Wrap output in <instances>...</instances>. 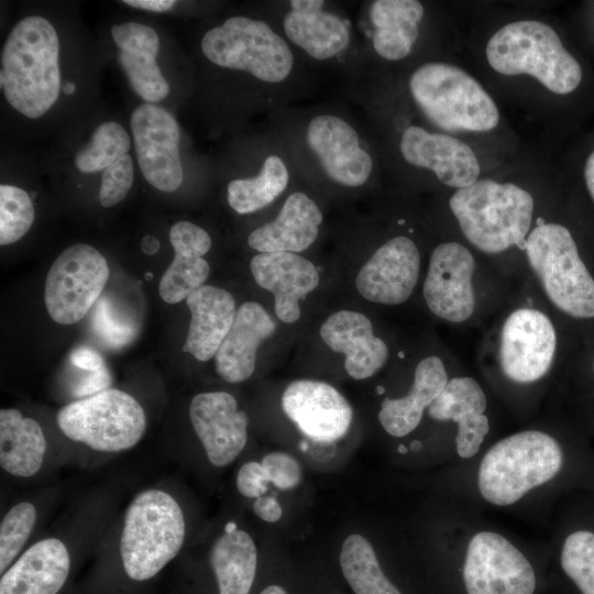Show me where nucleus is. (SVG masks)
Masks as SVG:
<instances>
[{
    "instance_id": "nucleus-1",
    "label": "nucleus",
    "mask_w": 594,
    "mask_h": 594,
    "mask_svg": "<svg viewBox=\"0 0 594 594\" xmlns=\"http://www.w3.org/2000/svg\"><path fill=\"white\" fill-rule=\"evenodd\" d=\"M297 176L331 188L359 191L376 173V160L360 121L337 105L286 107L268 116Z\"/></svg>"
},
{
    "instance_id": "nucleus-2",
    "label": "nucleus",
    "mask_w": 594,
    "mask_h": 594,
    "mask_svg": "<svg viewBox=\"0 0 594 594\" xmlns=\"http://www.w3.org/2000/svg\"><path fill=\"white\" fill-rule=\"evenodd\" d=\"M200 51L218 68L245 74L284 107L307 91L312 66L266 16L227 18L204 33Z\"/></svg>"
},
{
    "instance_id": "nucleus-3",
    "label": "nucleus",
    "mask_w": 594,
    "mask_h": 594,
    "mask_svg": "<svg viewBox=\"0 0 594 594\" xmlns=\"http://www.w3.org/2000/svg\"><path fill=\"white\" fill-rule=\"evenodd\" d=\"M0 84L10 106L29 119L42 117L56 102L59 40L48 20L29 15L13 26L1 52Z\"/></svg>"
},
{
    "instance_id": "nucleus-4",
    "label": "nucleus",
    "mask_w": 594,
    "mask_h": 594,
    "mask_svg": "<svg viewBox=\"0 0 594 594\" xmlns=\"http://www.w3.org/2000/svg\"><path fill=\"white\" fill-rule=\"evenodd\" d=\"M278 33L312 66L360 77V40L346 13L324 0L268 2L265 15Z\"/></svg>"
},
{
    "instance_id": "nucleus-5",
    "label": "nucleus",
    "mask_w": 594,
    "mask_h": 594,
    "mask_svg": "<svg viewBox=\"0 0 594 594\" xmlns=\"http://www.w3.org/2000/svg\"><path fill=\"white\" fill-rule=\"evenodd\" d=\"M563 463L564 453L554 437L538 429L521 430L486 450L479 463L476 487L486 503L508 507L552 481Z\"/></svg>"
},
{
    "instance_id": "nucleus-6",
    "label": "nucleus",
    "mask_w": 594,
    "mask_h": 594,
    "mask_svg": "<svg viewBox=\"0 0 594 594\" xmlns=\"http://www.w3.org/2000/svg\"><path fill=\"white\" fill-rule=\"evenodd\" d=\"M449 206L463 235L477 250L497 254L513 246L525 249L535 201L522 187L477 179L458 189Z\"/></svg>"
},
{
    "instance_id": "nucleus-7",
    "label": "nucleus",
    "mask_w": 594,
    "mask_h": 594,
    "mask_svg": "<svg viewBox=\"0 0 594 594\" xmlns=\"http://www.w3.org/2000/svg\"><path fill=\"white\" fill-rule=\"evenodd\" d=\"M408 94L429 123L446 132H486L496 128V103L469 73L443 62H427L408 77Z\"/></svg>"
},
{
    "instance_id": "nucleus-8",
    "label": "nucleus",
    "mask_w": 594,
    "mask_h": 594,
    "mask_svg": "<svg viewBox=\"0 0 594 594\" xmlns=\"http://www.w3.org/2000/svg\"><path fill=\"white\" fill-rule=\"evenodd\" d=\"M486 58L497 73L529 75L558 95L574 91L582 80L579 62L563 46L557 32L537 20L508 23L486 45Z\"/></svg>"
},
{
    "instance_id": "nucleus-9",
    "label": "nucleus",
    "mask_w": 594,
    "mask_h": 594,
    "mask_svg": "<svg viewBox=\"0 0 594 594\" xmlns=\"http://www.w3.org/2000/svg\"><path fill=\"white\" fill-rule=\"evenodd\" d=\"M185 539L180 506L168 493L147 490L128 507L120 539L125 573L135 581L156 575L179 552Z\"/></svg>"
},
{
    "instance_id": "nucleus-10",
    "label": "nucleus",
    "mask_w": 594,
    "mask_h": 594,
    "mask_svg": "<svg viewBox=\"0 0 594 594\" xmlns=\"http://www.w3.org/2000/svg\"><path fill=\"white\" fill-rule=\"evenodd\" d=\"M525 251L546 296L560 311L578 319L594 318V278L564 226L538 224L529 232Z\"/></svg>"
},
{
    "instance_id": "nucleus-11",
    "label": "nucleus",
    "mask_w": 594,
    "mask_h": 594,
    "mask_svg": "<svg viewBox=\"0 0 594 594\" xmlns=\"http://www.w3.org/2000/svg\"><path fill=\"white\" fill-rule=\"evenodd\" d=\"M56 420L66 437L101 452L131 449L146 429V416L139 402L114 388L64 406Z\"/></svg>"
},
{
    "instance_id": "nucleus-12",
    "label": "nucleus",
    "mask_w": 594,
    "mask_h": 594,
    "mask_svg": "<svg viewBox=\"0 0 594 594\" xmlns=\"http://www.w3.org/2000/svg\"><path fill=\"white\" fill-rule=\"evenodd\" d=\"M109 278L105 256L95 248L76 243L65 249L48 270L44 300L50 317L61 324L82 319Z\"/></svg>"
},
{
    "instance_id": "nucleus-13",
    "label": "nucleus",
    "mask_w": 594,
    "mask_h": 594,
    "mask_svg": "<svg viewBox=\"0 0 594 594\" xmlns=\"http://www.w3.org/2000/svg\"><path fill=\"white\" fill-rule=\"evenodd\" d=\"M462 578L466 594H535L536 571L525 553L495 530L468 540Z\"/></svg>"
},
{
    "instance_id": "nucleus-14",
    "label": "nucleus",
    "mask_w": 594,
    "mask_h": 594,
    "mask_svg": "<svg viewBox=\"0 0 594 594\" xmlns=\"http://www.w3.org/2000/svg\"><path fill=\"white\" fill-rule=\"evenodd\" d=\"M557 350V333L541 310L521 307L505 319L499 336L498 361L506 378L531 384L550 371Z\"/></svg>"
},
{
    "instance_id": "nucleus-15",
    "label": "nucleus",
    "mask_w": 594,
    "mask_h": 594,
    "mask_svg": "<svg viewBox=\"0 0 594 594\" xmlns=\"http://www.w3.org/2000/svg\"><path fill=\"white\" fill-rule=\"evenodd\" d=\"M130 127L144 178L158 190H176L184 178L176 119L165 108L144 102L133 111Z\"/></svg>"
},
{
    "instance_id": "nucleus-16",
    "label": "nucleus",
    "mask_w": 594,
    "mask_h": 594,
    "mask_svg": "<svg viewBox=\"0 0 594 594\" xmlns=\"http://www.w3.org/2000/svg\"><path fill=\"white\" fill-rule=\"evenodd\" d=\"M475 258L458 242L438 244L430 256L422 294L429 310L449 322H464L475 310Z\"/></svg>"
},
{
    "instance_id": "nucleus-17",
    "label": "nucleus",
    "mask_w": 594,
    "mask_h": 594,
    "mask_svg": "<svg viewBox=\"0 0 594 594\" xmlns=\"http://www.w3.org/2000/svg\"><path fill=\"white\" fill-rule=\"evenodd\" d=\"M398 151L409 166L433 173L449 187L464 188L479 179L481 167L475 153L449 134L409 124L400 132Z\"/></svg>"
},
{
    "instance_id": "nucleus-18",
    "label": "nucleus",
    "mask_w": 594,
    "mask_h": 594,
    "mask_svg": "<svg viewBox=\"0 0 594 594\" xmlns=\"http://www.w3.org/2000/svg\"><path fill=\"white\" fill-rule=\"evenodd\" d=\"M419 272L417 244L406 235H395L381 244L364 263L355 285L360 295L371 302L400 305L411 296Z\"/></svg>"
},
{
    "instance_id": "nucleus-19",
    "label": "nucleus",
    "mask_w": 594,
    "mask_h": 594,
    "mask_svg": "<svg viewBox=\"0 0 594 594\" xmlns=\"http://www.w3.org/2000/svg\"><path fill=\"white\" fill-rule=\"evenodd\" d=\"M285 415L308 438L332 442L342 438L352 421V408L333 386L316 380L292 382L282 395Z\"/></svg>"
},
{
    "instance_id": "nucleus-20",
    "label": "nucleus",
    "mask_w": 594,
    "mask_h": 594,
    "mask_svg": "<svg viewBox=\"0 0 594 594\" xmlns=\"http://www.w3.org/2000/svg\"><path fill=\"white\" fill-rule=\"evenodd\" d=\"M189 418L211 464L228 465L244 449L249 418L231 394L208 392L196 395L189 405Z\"/></svg>"
},
{
    "instance_id": "nucleus-21",
    "label": "nucleus",
    "mask_w": 594,
    "mask_h": 594,
    "mask_svg": "<svg viewBox=\"0 0 594 594\" xmlns=\"http://www.w3.org/2000/svg\"><path fill=\"white\" fill-rule=\"evenodd\" d=\"M486 408V395L480 383L471 376H457L449 378L427 410L433 420L457 426L455 451L466 460L477 455L490 432Z\"/></svg>"
},
{
    "instance_id": "nucleus-22",
    "label": "nucleus",
    "mask_w": 594,
    "mask_h": 594,
    "mask_svg": "<svg viewBox=\"0 0 594 594\" xmlns=\"http://www.w3.org/2000/svg\"><path fill=\"white\" fill-rule=\"evenodd\" d=\"M250 268L256 284L273 294L275 314L285 323L300 318V299L320 280L317 267L298 253H258Z\"/></svg>"
},
{
    "instance_id": "nucleus-23",
    "label": "nucleus",
    "mask_w": 594,
    "mask_h": 594,
    "mask_svg": "<svg viewBox=\"0 0 594 594\" xmlns=\"http://www.w3.org/2000/svg\"><path fill=\"white\" fill-rule=\"evenodd\" d=\"M322 222L323 213L315 198L295 189L275 218L250 232L248 244L260 253L304 252L318 239Z\"/></svg>"
},
{
    "instance_id": "nucleus-24",
    "label": "nucleus",
    "mask_w": 594,
    "mask_h": 594,
    "mask_svg": "<svg viewBox=\"0 0 594 594\" xmlns=\"http://www.w3.org/2000/svg\"><path fill=\"white\" fill-rule=\"evenodd\" d=\"M364 16L372 52L385 62L396 63L414 52L425 7L418 0H374L366 3Z\"/></svg>"
},
{
    "instance_id": "nucleus-25",
    "label": "nucleus",
    "mask_w": 594,
    "mask_h": 594,
    "mask_svg": "<svg viewBox=\"0 0 594 594\" xmlns=\"http://www.w3.org/2000/svg\"><path fill=\"white\" fill-rule=\"evenodd\" d=\"M322 341L344 355L346 373L354 380H365L387 362L388 348L374 334L371 320L362 312L340 310L330 315L320 327Z\"/></svg>"
},
{
    "instance_id": "nucleus-26",
    "label": "nucleus",
    "mask_w": 594,
    "mask_h": 594,
    "mask_svg": "<svg viewBox=\"0 0 594 594\" xmlns=\"http://www.w3.org/2000/svg\"><path fill=\"white\" fill-rule=\"evenodd\" d=\"M297 177L293 163L280 141L268 131L266 147L253 174L231 179L227 201L239 215H250L270 207Z\"/></svg>"
},
{
    "instance_id": "nucleus-27",
    "label": "nucleus",
    "mask_w": 594,
    "mask_h": 594,
    "mask_svg": "<svg viewBox=\"0 0 594 594\" xmlns=\"http://www.w3.org/2000/svg\"><path fill=\"white\" fill-rule=\"evenodd\" d=\"M111 35L119 48L118 62L136 95L147 103L165 99L169 85L156 64V31L139 22H124L112 25Z\"/></svg>"
},
{
    "instance_id": "nucleus-28",
    "label": "nucleus",
    "mask_w": 594,
    "mask_h": 594,
    "mask_svg": "<svg viewBox=\"0 0 594 594\" xmlns=\"http://www.w3.org/2000/svg\"><path fill=\"white\" fill-rule=\"evenodd\" d=\"M275 330V321L261 304L243 302L215 355L218 375L228 383L248 380L255 369L258 345Z\"/></svg>"
},
{
    "instance_id": "nucleus-29",
    "label": "nucleus",
    "mask_w": 594,
    "mask_h": 594,
    "mask_svg": "<svg viewBox=\"0 0 594 594\" xmlns=\"http://www.w3.org/2000/svg\"><path fill=\"white\" fill-rule=\"evenodd\" d=\"M169 241L175 255L160 280L158 292L165 302L177 304L208 278L210 267L202 256L212 242L205 229L189 221L176 222L170 228Z\"/></svg>"
},
{
    "instance_id": "nucleus-30",
    "label": "nucleus",
    "mask_w": 594,
    "mask_h": 594,
    "mask_svg": "<svg viewBox=\"0 0 594 594\" xmlns=\"http://www.w3.org/2000/svg\"><path fill=\"white\" fill-rule=\"evenodd\" d=\"M190 322L183 352L205 362L215 358L230 331L237 309L233 296L223 288L202 285L187 298Z\"/></svg>"
},
{
    "instance_id": "nucleus-31",
    "label": "nucleus",
    "mask_w": 594,
    "mask_h": 594,
    "mask_svg": "<svg viewBox=\"0 0 594 594\" xmlns=\"http://www.w3.org/2000/svg\"><path fill=\"white\" fill-rule=\"evenodd\" d=\"M70 566L66 546L56 538L43 539L31 546L6 571L0 581V594H57Z\"/></svg>"
},
{
    "instance_id": "nucleus-32",
    "label": "nucleus",
    "mask_w": 594,
    "mask_h": 594,
    "mask_svg": "<svg viewBox=\"0 0 594 594\" xmlns=\"http://www.w3.org/2000/svg\"><path fill=\"white\" fill-rule=\"evenodd\" d=\"M448 381L446 365L439 356L422 359L416 366L408 394L383 400L378 420L384 430L397 438L414 431L419 426L424 411L441 394Z\"/></svg>"
},
{
    "instance_id": "nucleus-33",
    "label": "nucleus",
    "mask_w": 594,
    "mask_h": 594,
    "mask_svg": "<svg viewBox=\"0 0 594 594\" xmlns=\"http://www.w3.org/2000/svg\"><path fill=\"white\" fill-rule=\"evenodd\" d=\"M46 440L37 421L16 409L0 410V464L8 473L30 477L42 466Z\"/></svg>"
},
{
    "instance_id": "nucleus-34",
    "label": "nucleus",
    "mask_w": 594,
    "mask_h": 594,
    "mask_svg": "<svg viewBox=\"0 0 594 594\" xmlns=\"http://www.w3.org/2000/svg\"><path fill=\"white\" fill-rule=\"evenodd\" d=\"M210 562L219 594H249L255 578L257 550L248 532L230 522L215 542Z\"/></svg>"
},
{
    "instance_id": "nucleus-35",
    "label": "nucleus",
    "mask_w": 594,
    "mask_h": 594,
    "mask_svg": "<svg viewBox=\"0 0 594 594\" xmlns=\"http://www.w3.org/2000/svg\"><path fill=\"white\" fill-rule=\"evenodd\" d=\"M339 560L342 573L355 594H402L384 574L372 544L363 536H348Z\"/></svg>"
},
{
    "instance_id": "nucleus-36",
    "label": "nucleus",
    "mask_w": 594,
    "mask_h": 594,
    "mask_svg": "<svg viewBox=\"0 0 594 594\" xmlns=\"http://www.w3.org/2000/svg\"><path fill=\"white\" fill-rule=\"evenodd\" d=\"M131 140L125 129L113 121L101 123L88 144L75 155V166L81 173H98L128 154Z\"/></svg>"
},
{
    "instance_id": "nucleus-37",
    "label": "nucleus",
    "mask_w": 594,
    "mask_h": 594,
    "mask_svg": "<svg viewBox=\"0 0 594 594\" xmlns=\"http://www.w3.org/2000/svg\"><path fill=\"white\" fill-rule=\"evenodd\" d=\"M560 565L581 594H594V532L579 529L569 534L560 550Z\"/></svg>"
},
{
    "instance_id": "nucleus-38",
    "label": "nucleus",
    "mask_w": 594,
    "mask_h": 594,
    "mask_svg": "<svg viewBox=\"0 0 594 594\" xmlns=\"http://www.w3.org/2000/svg\"><path fill=\"white\" fill-rule=\"evenodd\" d=\"M34 221V207L30 195L12 185L0 186V244L19 241Z\"/></svg>"
},
{
    "instance_id": "nucleus-39",
    "label": "nucleus",
    "mask_w": 594,
    "mask_h": 594,
    "mask_svg": "<svg viewBox=\"0 0 594 594\" xmlns=\"http://www.w3.org/2000/svg\"><path fill=\"white\" fill-rule=\"evenodd\" d=\"M36 519V509L29 502L14 505L0 526V571L3 572L29 539Z\"/></svg>"
},
{
    "instance_id": "nucleus-40",
    "label": "nucleus",
    "mask_w": 594,
    "mask_h": 594,
    "mask_svg": "<svg viewBox=\"0 0 594 594\" xmlns=\"http://www.w3.org/2000/svg\"><path fill=\"white\" fill-rule=\"evenodd\" d=\"M134 167L127 154L102 170L99 200L102 207H112L122 201L132 187Z\"/></svg>"
},
{
    "instance_id": "nucleus-41",
    "label": "nucleus",
    "mask_w": 594,
    "mask_h": 594,
    "mask_svg": "<svg viewBox=\"0 0 594 594\" xmlns=\"http://www.w3.org/2000/svg\"><path fill=\"white\" fill-rule=\"evenodd\" d=\"M94 327L100 339L108 345L121 346L135 336V328L117 316L106 299L98 302Z\"/></svg>"
},
{
    "instance_id": "nucleus-42",
    "label": "nucleus",
    "mask_w": 594,
    "mask_h": 594,
    "mask_svg": "<svg viewBox=\"0 0 594 594\" xmlns=\"http://www.w3.org/2000/svg\"><path fill=\"white\" fill-rule=\"evenodd\" d=\"M268 482L280 490H292L301 480V468L299 462L289 453L274 451L266 454L262 460Z\"/></svg>"
},
{
    "instance_id": "nucleus-43",
    "label": "nucleus",
    "mask_w": 594,
    "mask_h": 594,
    "mask_svg": "<svg viewBox=\"0 0 594 594\" xmlns=\"http://www.w3.org/2000/svg\"><path fill=\"white\" fill-rule=\"evenodd\" d=\"M267 476L261 463L246 462L237 475V487L241 495L249 498H258L267 491Z\"/></svg>"
},
{
    "instance_id": "nucleus-44",
    "label": "nucleus",
    "mask_w": 594,
    "mask_h": 594,
    "mask_svg": "<svg viewBox=\"0 0 594 594\" xmlns=\"http://www.w3.org/2000/svg\"><path fill=\"white\" fill-rule=\"evenodd\" d=\"M253 512L264 521L275 522L280 519L283 510L278 501L273 496H261L253 504Z\"/></svg>"
},
{
    "instance_id": "nucleus-45",
    "label": "nucleus",
    "mask_w": 594,
    "mask_h": 594,
    "mask_svg": "<svg viewBox=\"0 0 594 594\" xmlns=\"http://www.w3.org/2000/svg\"><path fill=\"white\" fill-rule=\"evenodd\" d=\"M70 361L75 365L89 371H98L105 367L101 356L89 348L76 349L70 355Z\"/></svg>"
},
{
    "instance_id": "nucleus-46",
    "label": "nucleus",
    "mask_w": 594,
    "mask_h": 594,
    "mask_svg": "<svg viewBox=\"0 0 594 594\" xmlns=\"http://www.w3.org/2000/svg\"><path fill=\"white\" fill-rule=\"evenodd\" d=\"M123 3L153 12H165L170 10L177 2L174 0H124Z\"/></svg>"
},
{
    "instance_id": "nucleus-47",
    "label": "nucleus",
    "mask_w": 594,
    "mask_h": 594,
    "mask_svg": "<svg viewBox=\"0 0 594 594\" xmlns=\"http://www.w3.org/2000/svg\"><path fill=\"white\" fill-rule=\"evenodd\" d=\"M584 178L587 190L594 201V151L590 154L586 160L584 167Z\"/></svg>"
},
{
    "instance_id": "nucleus-48",
    "label": "nucleus",
    "mask_w": 594,
    "mask_h": 594,
    "mask_svg": "<svg viewBox=\"0 0 594 594\" xmlns=\"http://www.w3.org/2000/svg\"><path fill=\"white\" fill-rule=\"evenodd\" d=\"M141 249L142 251L147 254V255H153L155 254L158 249H160V241L154 235H145L143 239H142V242H141Z\"/></svg>"
},
{
    "instance_id": "nucleus-49",
    "label": "nucleus",
    "mask_w": 594,
    "mask_h": 594,
    "mask_svg": "<svg viewBox=\"0 0 594 594\" xmlns=\"http://www.w3.org/2000/svg\"><path fill=\"white\" fill-rule=\"evenodd\" d=\"M260 594H287L286 591L278 585H271L264 588Z\"/></svg>"
},
{
    "instance_id": "nucleus-50",
    "label": "nucleus",
    "mask_w": 594,
    "mask_h": 594,
    "mask_svg": "<svg viewBox=\"0 0 594 594\" xmlns=\"http://www.w3.org/2000/svg\"><path fill=\"white\" fill-rule=\"evenodd\" d=\"M63 89H64L65 94L72 95V94L75 92L76 86H75V84L68 81V82H66V84L64 85Z\"/></svg>"
},
{
    "instance_id": "nucleus-51",
    "label": "nucleus",
    "mask_w": 594,
    "mask_h": 594,
    "mask_svg": "<svg viewBox=\"0 0 594 594\" xmlns=\"http://www.w3.org/2000/svg\"><path fill=\"white\" fill-rule=\"evenodd\" d=\"M152 276H153L152 273H146V274H145V277H146V279H148V280L152 278Z\"/></svg>"
},
{
    "instance_id": "nucleus-52",
    "label": "nucleus",
    "mask_w": 594,
    "mask_h": 594,
    "mask_svg": "<svg viewBox=\"0 0 594 594\" xmlns=\"http://www.w3.org/2000/svg\"><path fill=\"white\" fill-rule=\"evenodd\" d=\"M593 372H594V362H593Z\"/></svg>"
}]
</instances>
